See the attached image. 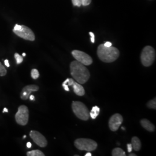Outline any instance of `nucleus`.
I'll list each match as a JSON object with an SVG mask.
<instances>
[{
	"mask_svg": "<svg viewBox=\"0 0 156 156\" xmlns=\"http://www.w3.org/2000/svg\"><path fill=\"white\" fill-rule=\"evenodd\" d=\"M70 72L72 77L80 84H84L90 77V74L86 65L77 60L71 63Z\"/></svg>",
	"mask_w": 156,
	"mask_h": 156,
	"instance_id": "f257e3e1",
	"label": "nucleus"
},
{
	"mask_svg": "<svg viewBox=\"0 0 156 156\" xmlns=\"http://www.w3.org/2000/svg\"><path fill=\"white\" fill-rule=\"evenodd\" d=\"M97 55L99 58L104 63H112L119 57L120 52L115 47H106L101 44L97 48Z\"/></svg>",
	"mask_w": 156,
	"mask_h": 156,
	"instance_id": "f03ea898",
	"label": "nucleus"
},
{
	"mask_svg": "<svg viewBox=\"0 0 156 156\" xmlns=\"http://www.w3.org/2000/svg\"><path fill=\"white\" fill-rule=\"evenodd\" d=\"M155 59V49L150 46H145L143 48L141 54V60L143 66H149L152 65Z\"/></svg>",
	"mask_w": 156,
	"mask_h": 156,
	"instance_id": "7ed1b4c3",
	"label": "nucleus"
},
{
	"mask_svg": "<svg viewBox=\"0 0 156 156\" xmlns=\"http://www.w3.org/2000/svg\"><path fill=\"white\" fill-rule=\"evenodd\" d=\"M13 32L18 37L25 40L34 41L35 39L33 31L29 27L24 25H16L13 28Z\"/></svg>",
	"mask_w": 156,
	"mask_h": 156,
	"instance_id": "20e7f679",
	"label": "nucleus"
},
{
	"mask_svg": "<svg viewBox=\"0 0 156 156\" xmlns=\"http://www.w3.org/2000/svg\"><path fill=\"white\" fill-rule=\"evenodd\" d=\"M72 108L74 114L80 120L86 121L89 118V111L87 106L80 101H73Z\"/></svg>",
	"mask_w": 156,
	"mask_h": 156,
	"instance_id": "39448f33",
	"label": "nucleus"
},
{
	"mask_svg": "<svg viewBox=\"0 0 156 156\" xmlns=\"http://www.w3.org/2000/svg\"><path fill=\"white\" fill-rule=\"evenodd\" d=\"M75 146L80 150H85L87 152H92L97 147V143L90 139L79 138L75 141Z\"/></svg>",
	"mask_w": 156,
	"mask_h": 156,
	"instance_id": "423d86ee",
	"label": "nucleus"
},
{
	"mask_svg": "<svg viewBox=\"0 0 156 156\" xmlns=\"http://www.w3.org/2000/svg\"><path fill=\"white\" fill-rule=\"evenodd\" d=\"M29 119V110L26 105H20L15 115L16 123L20 126H26Z\"/></svg>",
	"mask_w": 156,
	"mask_h": 156,
	"instance_id": "0eeeda50",
	"label": "nucleus"
},
{
	"mask_svg": "<svg viewBox=\"0 0 156 156\" xmlns=\"http://www.w3.org/2000/svg\"><path fill=\"white\" fill-rule=\"evenodd\" d=\"M72 55L77 61L84 65H91L92 59L87 53L78 50H74L72 52Z\"/></svg>",
	"mask_w": 156,
	"mask_h": 156,
	"instance_id": "6e6552de",
	"label": "nucleus"
},
{
	"mask_svg": "<svg viewBox=\"0 0 156 156\" xmlns=\"http://www.w3.org/2000/svg\"><path fill=\"white\" fill-rule=\"evenodd\" d=\"M30 136L40 147H45L48 144V141L45 137L37 131L31 130L30 132Z\"/></svg>",
	"mask_w": 156,
	"mask_h": 156,
	"instance_id": "1a4fd4ad",
	"label": "nucleus"
},
{
	"mask_svg": "<svg viewBox=\"0 0 156 156\" xmlns=\"http://www.w3.org/2000/svg\"><path fill=\"white\" fill-rule=\"evenodd\" d=\"M123 121V116L119 114L116 113L112 115L109 120V127L112 131H116L119 129Z\"/></svg>",
	"mask_w": 156,
	"mask_h": 156,
	"instance_id": "9d476101",
	"label": "nucleus"
},
{
	"mask_svg": "<svg viewBox=\"0 0 156 156\" xmlns=\"http://www.w3.org/2000/svg\"><path fill=\"white\" fill-rule=\"evenodd\" d=\"M39 90V87L35 84H30L23 88L20 92V98L23 100H27L29 98L30 95L32 92Z\"/></svg>",
	"mask_w": 156,
	"mask_h": 156,
	"instance_id": "9b49d317",
	"label": "nucleus"
},
{
	"mask_svg": "<svg viewBox=\"0 0 156 156\" xmlns=\"http://www.w3.org/2000/svg\"><path fill=\"white\" fill-rule=\"evenodd\" d=\"M74 92L79 96H83L85 94V90L84 87L79 83L74 81L72 85Z\"/></svg>",
	"mask_w": 156,
	"mask_h": 156,
	"instance_id": "f8f14e48",
	"label": "nucleus"
},
{
	"mask_svg": "<svg viewBox=\"0 0 156 156\" xmlns=\"http://www.w3.org/2000/svg\"><path fill=\"white\" fill-rule=\"evenodd\" d=\"M141 124L144 129L150 132H153L155 130V126L149 120L147 119H142L141 120Z\"/></svg>",
	"mask_w": 156,
	"mask_h": 156,
	"instance_id": "ddd939ff",
	"label": "nucleus"
},
{
	"mask_svg": "<svg viewBox=\"0 0 156 156\" xmlns=\"http://www.w3.org/2000/svg\"><path fill=\"white\" fill-rule=\"evenodd\" d=\"M131 144L132 149L135 151H139L141 148V142L140 139L134 136L131 139Z\"/></svg>",
	"mask_w": 156,
	"mask_h": 156,
	"instance_id": "4468645a",
	"label": "nucleus"
},
{
	"mask_svg": "<svg viewBox=\"0 0 156 156\" xmlns=\"http://www.w3.org/2000/svg\"><path fill=\"white\" fill-rule=\"evenodd\" d=\"M100 110V108L98 107L97 106H93L92 108V109H91L90 113H89L90 117H91L92 119H95V118H96L99 115Z\"/></svg>",
	"mask_w": 156,
	"mask_h": 156,
	"instance_id": "2eb2a0df",
	"label": "nucleus"
},
{
	"mask_svg": "<svg viewBox=\"0 0 156 156\" xmlns=\"http://www.w3.org/2000/svg\"><path fill=\"white\" fill-rule=\"evenodd\" d=\"M112 155L113 156H125L126 155L125 152L123 149L119 147H117L115 148L112 150Z\"/></svg>",
	"mask_w": 156,
	"mask_h": 156,
	"instance_id": "dca6fc26",
	"label": "nucleus"
},
{
	"mask_svg": "<svg viewBox=\"0 0 156 156\" xmlns=\"http://www.w3.org/2000/svg\"><path fill=\"white\" fill-rule=\"evenodd\" d=\"M27 156H45V154L39 150H34L27 152Z\"/></svg>",
	"mask_w": 156,
	"mask_h": 156,
	"instance_id": "f3484780",
	"label": "nucleus"
},
{
	"mask_svg": "<svg viewBox=\"0 0 156 156\" xmlns=\"http://www.w3.org/2000/svg\"><path fill=\"white\" fill-rule=\"evenodd\" d=\"M31 76L33 79H37L39 77V71L37 69H32L31 71Z\"/></svg>",
	"mask_w": 156,
	"mask_h": 156,
	"instance_id": "a211bd4d",
	"label": "nucleus"
},
{
	"mask_svg": "<svg viewBox=\"0 0 156 156\" xmlns=\"http://www.w3.org/2000/svg\"><path fill=\"white\" fill-rule=\"evenodd\" d=\"M147 106L148 108H152V109H156V98H155L154 99L150 100V101H149L147 103Z\"/></svg>",
	"mask_w": 156,
	"mask_h": 156,
	"instance_id": "6ab92c4d",
	"label": "nucleus"
},
{
	"mask_svg": "<svg viewBox=\"0 0 156 156\" xmlns=\"http://www.w3.org/2000/svg\"><path fill=\"white\" fill-rule=\"evenodd\" d=\"M14 57L16 60L17 64H20L23 61V58L22 56H20L19 54L16 53L14 55Z\"/></svg>",
	"mask_w": 156,
	"mask_h": 156,
	"instance_id": "aec40b11",
	"label": "nucleus"
},
{
	"mask_svg": "<svg viewBox=\"0 0 156 156\" xmlns=\"http://www.w3.org/2000/svg\"><path fill=\"white\" fill-rule=\"evenodd\" d=\"M6 73H7V71L6 68L0 62V77H4L6 75Z\"/></svg>",
	"mask_w": 156,
	"mask_h": 156,
	"instance_id": "412c9836",
	"label": "nucleus"
},
{
	"mask_svg": "<svg viewBox=\"0 0 156 156\" xmlns=\"http://www.w3.org/2000/svg\"><path fill=\"white\" fill-rule=\"evenodd\" d=\"M81 4L83 6H87L89 4H90L91 2V0H80Z\"/></svg>",
	"mask_w": 156,
	"mask_h": 156,
	"instance_id": "4be33fe9",
	"label": "nucleus"
},
{
	"mask_svg": "<svg viewBox=\"0 0 156 156\" xmlns=\"http://www.w3.org/2000/svg\"><path fill=\"white\" fill-rule=\"evenodd\" d=\"M72 2L74 6H77L78 7H80L82 5L80 0H72Z\"/></svg>",
	"mask_w": 156,
	"mask_h": 156,
	"instance_id": "5701e85b",
	"label": "nucleus"
},
{
	"mask_svg": "<svg viewBox=\"0 0 156 156\" xmlns=\"http://www.w3.org/2000/svg\"><path fill=\"white\" fill-rule=\"evenodd\" d=\"M89 34L91 36V41L92 43H94L95 42V36H94V34L93 32H89Z\"/></svg>",
	"mask_w": 156,
	"mask_h": 156,
	"instance_id": "b1692460",
	"label": "nucleus"
},
{
	"mask_svg": "<svg viewBox=\"0 0 156 156\" xmlns=\"http://www.w3.org/2000/svg\"><path fill=\"white\" fill-rule=\"evenodd\" d=\"M127 149H128V152L131 153L132 152L133 149H132V146L131 144H130V143L127 144Z\"/></svg>",
	"mask_w": 156,
	"mask_h": 156,
	"instance_id": "393cba45",
	"label": "nucleus"
},
{
	"mask_svg": "<svg viewBox=\"0 0 156 156\" xmlns=\"http://www.w3.org/2000/svg\"><path fill=\"white\" fill-rule=\"evenodd\" d=\"M62 86H63V87H64V90H65V91H69V89L68 86L67 85V84L63 83Z\"/></svg>",
	"mask_w": 156,
	"mask_h": 156,
	"instance_id": "a878e982",
	"label": "nucleus"
},
{
	"mask_svg": "<svg viewBox=\"0 0 156 156\" xmlns=\"http://www.w3.org/2000/svg\"><path fill=\"white\" fill-rule=\"evenodd\" d=\"M104 46H106V47H109V46H112V43L110 42H105L104 44Z\"/></svg>",
	"mask_w": 156,
	"mask_h": 156,
	"instance_id": "bb28decb",
	"label": "nucleus"
},
{
	"mask_svg": "<svg viewBox=\"0 0 156 156\" xmlns=\"http://www.w3.org/2000/svg\"><path fill=\"white\" fill-rule=\"evenodd\" d=\"M4 63H5V65H6L7 67H9V61L8 60H5L4 61Z\"/></svg>",
	"mask_w": 156,
	"mask_h": 156,
	"instance_id": "cd10ccee",
	"label": "nucleus"
},
{
	"mask_svg": "<svg viewBox=\"0 0 156 156\" xmlns=\"http://www.w3.org/2000/svg\"><path fill=\"white\" fill-rule=\"evenodd\" d=\"M29 98H30L31 100H34V101H35V97H34L33 95H30V97H29Z\"/></svg>",
	"mask_w": 156,
	"mask_h": 156,
	"instance_id": "c85d7f7f",
	"label": "nucleus"
},
{
	"mask_svg": "<svg viewBox=\"0 0 156 156\" xmlns=\"http://www.w3.org/2000/svg\"><path fill=\"white\" fill-rule=\"evenodd\" d=\"M31 146H32V144H31V142H27V147L28 148H31Z\"/></svg>",
	"mask_w": 156,
	"mask_h": 156,
	"instance_id": "c756f323",
	"label": "nucleus"
},
{
	"mask_svg": "<svg viewBox=\"0 0 156 156\" xmlns=\"http://www.w3.org/2000/svg\"><path fill=\"white\" fill-rule=\"evenodd\" d=\"M2 112H3V113H5V112L8 113V109H7L6 108H4V109Z\"/></svg>",
	"mask_w": 156,
	"mask_h": 156,
	"instance_id": "7c9ffc66",
	"label": "nucleus"
},
{
	"mask_svg": "<svg viewBox=\"0 0 156 156\" xmlns=\"http://www.w3.org/2000/svg\"><path fill=\"white\" fill-rule=\"evenodd\" d=\"M91 153H90L89 152V153H86V155H85V156H91Z\"/></svg>",
	"mask_w": 156,
	"mask_h": 156,
	"instance_id": "2f4dec72",
	"label": "nucleus"
},
{
	"mask_svg": "<svg viewBox=\"0 0 156 156\" xmlns=\"http://www.w3.org/2000/svg\"><path fill=\"white\" fill-rule=\"evenodd\" d=\"M136 155H135V154H134V153H131V154H130L129 155V156H136Z\"/></svg>",
	"mask_w": 156,
	"mask_h": 156,
	"instance_id": "473e14b6",
	"label": "nucleus"
},
{
	"mask_svg": "<svg viewBox=\"0 0 156 156\" xmlns=\"http://www.w3.org/2000/svg\"><path fill=\"white\" fill-rule=\"evenodd\" d=\"M26 53H23V54H22V56H26Z\"/></svg>",
	"mask_w": 156,
	"mask_h": 156,
	"instance_id": "72a5a7b5",
	"label": "nucleus"
},
{
	"mask_svg": "<svg viewBox=\"0 0 156 156\" xmlns=\"http://www.w3.org/2000/svg\"><path fill=\"white\" fill-rule=\"evenodd\" d=\"M121 129H123V130H125V129H124V127H121Z\"/></svg>",
	"mask_w": 156,
	"mask_h": 156,
	"instance_id": "f704fd0d",
	"label": "nucleus"
},
{
	"mask_svg": "<svg viewBox=\"0 0 156 156\" xmlns=\"http://www.w3.org/2000/svg\"><path fill=\"white\" fill-rule=\"evenodd\" d=\"M26 138V135H25L24 136H23V138Z\"/></svg>",
	"mask_w": 156,
	"mask_h": 156,
	"instance_id": "c9c22d12",
	"label": "nucleus"
}]
</instances>
